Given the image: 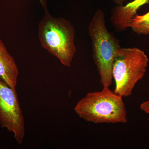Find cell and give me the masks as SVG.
Returning a JSON list of instances; mask_svg holds the SVG:
<instances>
[{"label":"cell","instance_id":"1","mask_svg":"<svg viewBox=\"0 0 149 149\" xmlns=\"http://www.w3.org/2000/svg\"><path fill=\"white\" fill-rule=\"evenodd\" d=\"M45 12L38 24L39 42L62 64L70 67L76 52L74 26L63 17L53 16L48 10Z\"/></svg>","mask_w":149,"mask_h":149},{"label":"cell","instance_id":"2","mask_svg":"<svg viewBox=\"0 0 149 149\" xmlns=\"http://www.w3.org/2000/svg\"><path fill=\"white\" fill-rule=\"evenodd\" d=\"M123 97L109 88L88 93L77 102L74 111L78 117L95 124L125 123L127 111Z\"/></svg>","mask_w":149,"mask_h":149},{"label":"cell","instance_id":"3","mask_svg":"<svg viewBox=\"0 0 149 149\" xmlns=\"http://www.w3.org/2000/svg\"><path fill=\"white\" fill-rule=\"evenodd\" d=\"M103 11L98 9L88 26L92 41L93 58L103 88H109L112 82V66L115 56L121 47L120 41L109 32Z\"/></svg>","mask_w":149,"mask_h":149},{"label":"cell","instance_id":"4","mask_svg":"<svg viewBox=\"0 0 149 149\" xmlns=\"http://www.w3.org/2000/svg\"><path fill=\"white\" fill-rule=\"evenodd\" d=\"M148 62V56L141 49L120 48L113 63V92L123 97L131 95L137 83L145 76Z\"/></svg>","mask_w":149,"mask_h":149},{"label":"cell","instance_id":"5","mask_svg":"<svg viewBox=\"0 0 149 149\" xmlns=\"http://www.w3.org/2000/svg\"><path fill=\"white\" fill-rule=\"evenodd\" d=\"M0 125L13 133L21 144L25 134V122L16 89L10 88L0 79Z\"/></svg>","mask_w":149,"mask_h":149},{"label":"cell","instance_id":"6","mask_svg":"<svg viewBox=\"0 0 149 149\" xmlns=\"http://www.w3.org/2000/svg\"><path fill=\"white\" fill-rule=\"evenodd\" d=\"M149 0H134L125 5H116L111 12L110 21L116 32L125 31L129 27L130 20L142 6L149 3Z\"/></svg>","mask_w":149,"mask_h":149},{"label":"cell","instance_id":"7","mask_svg":"<svg viewBox=\"0 0 149 149\" xmlns=\"http://www.w3.org/2000/svg\"><path fill=\"white\" fill-rule=\"evenodd\" d=\"M19 71L14 58L0 39V79L16 89Z\"/></svg>","mask_w":149,"mask_h":149},{"label":"cell","instance_id":"8","mask_svg":"<svg viewBox=\"0 0 149 149\" xmlns=\"http://www.w3.org/2000/svg\"><path fill=\"white\" fill-rule=\"evenodd\" d=\"M129 27L138 35H149V12L143 15L136 14L130 20Z\"/></svg>","mask_w":149,"mask_h":149},{"label":"cell","instance_id":"9","mask_svg":"<svg viewBox=\"0 0 149 149\" xmlns=\"http://www.w3.org/2000/svg\"><path fill=\"white\" fill-rule=\"evenodd\" d=\"M140 109L147 114H149V100L143 102L141 104Z\"/></svg>","mask_w":149,"mask_h":149},{"label":"cell","instance_id":"10","mask_svg":"<svg viewBox=\"0 0 149 149\" xmlns=\"http://www.w3.org/2000/svg\"><path fill=\"white\" fill-rule=\"evenodd\" d=\"M116 4V5L122 6L124 5L125 0H112Z\"/></svg>","mask_w":149,"mask_h":149},{"label":"cell","instance_id":"11","mask_svg":"<svg viewBox=\"0 0 149 149\" xmlns=\"http://www.w3.org/2000/svg\"><path fill=\"white\" fill-rule=\"evenodd\" d=\"M44 10H48L47 8V0H39Z\"/></svg>","mask_w":149,"mask_h":149}]
</instances>
